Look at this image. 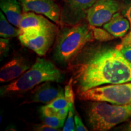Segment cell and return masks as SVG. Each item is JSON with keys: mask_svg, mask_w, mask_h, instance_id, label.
Segmentation results:
<instances>
[{"mask_svg": "<svg viewBox=\"0 0 131 131\" xmlns=\"http://www.w3.org/2000/svg\"><path fill=\"white\" fill-rule=\"evenodd\" d=\"M87 52L75 65L73 84L77 92L103 84L131 81V62L117 47H97Z\"/></svg>", "mask_w": 131, "mask_h": 131, "instance_id": "obj_1", "label": "cell"}, {"mask_svg": "<svg viewBox=\"0 0 131 131\" xmlns=\"http://www.w3.org/2000/svg\"><path fill=\"white\" fill-rule=\"evenodd\" d=\"M63 75L52 62L45 58H37L34 64L23 74L9 84L0 88L1 96L19 94L32 90L46 81L60 83Z\"/></svg>", "mask_w": 131, "mask_h": 131, "instance_id": "obj_2", "label": "cell"}, {"mask_svg": "<svg viewBox=\"0 0 131 131\" xmlns=\"http://www.w3.org/2000/svg\"><path fill=\"white\" fill-rule=\"evenodd\" d=\"M94 39L91 26L85 23L64 28L57 36L53 58L62 65L74 60L88 42Z\"/></svg>", "mask_w": 131, "mask_h": 131, "instance_id": "obj_3", "label": "cell"}, {"mask_svg": "<svg viewBox=\"0 0 131 131\" xmlns=\"http://www.w3.org/2000/svg\"><path fill=\"white\" fill-rule=\"evenodd\" d=\"M87 120L94 131H106L131 119V103L124 105L92 101L87 107Z\"/></svg>", "mask_w": 131, "mask_h": 131, "instance_id": "obj_4", "label": "cell"}, {"mask_svg": "<svg viewBox=\"0 0 131 131\" xmlns=\"http://www.w3.org/2000/svg\"><path fill=\"white\" fill-rule=\"evenodd\" d=\"M81 100L104 101L118 105L131 103V82L97 86L78 93Z\"/></svg>", "mask_w": 131, "mask_h": 131, "instance_id": "obj_5", "label": "cell"}, {"mask_svg": "<svg viewBox=\"0 0 131 131\" xmlns=\"http://www.w3.org/2000/svg\"><path fill=\"white\" fill-rule=\"evenodd\" d=\"M57 32L56 24L45 29H27L21 30L18 38L24 46L39 56H45L53 45Z\"/></svg>", "mask_w": 131, "mask_h": 131, "instance_id": "obj_6", "label": "cell"}, {"mask_svg": "<svg viewBox=\"0 0 131 131\" xmlns=\"http://www.w3.org/2000/svg\"><path fill=\"white\" fill-rule=\"evenodd\" d=\"M122 4L118 0H98L87 12L88 23L95 27L103 26L120 10Z\"/></svg>", "mask_w": 131, "mask_h": 131, "instance_id": "obj_7", "label": "cell"}, {"mask_svg": "<svg viewBox=\"0 0 131 131\" xmlns=\"http://www.w3.org/2000/svg\"><path fill=\"white\" fill-rule=\"evenodd\" d=\"M98 0H64L61 13V24L73 26L86 18L88 10Z\"/></svg>", "mask_w": 131, "mask_h": 131, "instance_id": "obj_8", "label": "cell"}, {"mask_svg": "<svg viewBox=\"0 0 131 131\" xmlns=\"http://www.w3.org/2000/svg\"><path fill=\"white\" fill-rule=\"evenodd\" d=\"M23 12L43 15L55 24H61V9L54 0H19Z\"/></svg>", "mask_w": 131, "mask_h": 131, "instance_id": "obj_9", "label": "cell"}, {"mask_svg": "<svg viewBox=\"0 0 131 131\" xmlns=\"http://www.w3.org/2000/svg\"><path fill=\"white\" fill-rule=\"evenodd\" d=\"M56 82L46 81L34 88L30 95L24 103H41L47 104L53 101L60 94L64 92L63 88L58 84H55Z\"/></svg>", "mask_w": 131, "mask_h": 131, "instance_id": "obj_10", "label": "cell"}, {"mask_svg": "<svg viewBox=\"0 0 131 131\" xmlns=\"http://www.w3.org/2000/svg\"><path fill=\"white\" fill-rule=\"evenodd\" d=\"M30 68V63L23 57H15L1 67L0 82L7 83L14 81Z\"/></svg>", "mask_w": 131, "mask_h": 131, "instance_id": "obj_11", "label": "cell"}, {"mask_svg": "<svg viewBox=\"0 0 131 131\" xmlns=\"http://www.w3.org/2000/svg\"><path fill=\"white\" fill-rule=\"evenodd\" d=\"M103 28L117 38L124 37L130 29L128 19L121 12L115 13L111 19L103 25Z\"/></svg>", "mask_w": 131, "mask_h": 131, "instance_id": "obj_12", "label": "cell"}, {"mask_svg": "<svg viewBox=\"0 0 131 131\" xmlns=\"http://www.w3.org/2000/svg\"><path fill=\"white\" fill-rule=\"evenodd\" d=\"M52 22L43 15L32 12H23L19 28L21 30L30 28L45 29L55 25V23Z\"/></svg>", "mask_w": 131, "mask_h": 131, "instance_id": "obj_13", "label": "cell"}, {"mask_svg": "<svg viewBox=\"0 0 131 131\" xmlns=\"http://www.w3.org/2000/svg\"><path fill=\"white\" fill-rule=\"evenodd\" d=\"M0 8L9 22L19 27L23 14L19 0H0Z\"/></svg>", "mask_w": 131, "mask_h": 131, "instance_id": "obj_14", "label": "cell"}, {"mask_svg": "<svg viewBox=\"0 0 131 131\" xmlns=\"http://www.w3.org/2000/svg\"><path fill=\"white\" fill-rule=\"evenodd\" d=\"M9 22L2 11L0 12V36L4 38H12L19 37L21 34V30L19 27Z\"/></svg>", "mask_w": 131, "mask_h": 131, "instance_id": "obj_15", "label": "cell"}, {"mask_svg": "<svg viewBox=\"0 0 131 131\" xmlns=\"http://www.w3.org/2000/svg\"><path fill=\"white\" fill-rule=\"evenodd\" d=\"M93 35L95 40L100 42H106L114 40L115 38L114 36L111 35L107 30L104 28L101 29L99 27L91 26Z\"/></svg>", "mask_w": 131, "mask_h": 131, "instance_id": "obj_16", "label": "cell"}, {"mask_svg": "<svg viewBox=\"0 0 131 131\" xmlns=\"http://www.w3.org/2000/svg\"><path fill=\"white\" fill-rule=\"evenodd\" d=\"M75 106L74 103H71L69 104V110L68 117L63 127L62 130L63 131H75L76 128L75 126Z\"/></svg>", "mask_w": 131, "mask_h": 131, "instance_id": "obj_17", "label": "cell"}, {"mask_svg": "<svg viewBox=\"0 0 131 131\" xmlns=\"http://www.w3.org/2000/svg\"><path fill=\"white\" fill-rule=\"evenodd\" d=\"M47 105L56 110H59V109H64V108L69 107V103L66 98L64 92L59 95L53 101L48 103Z\"/></svg>", "mask_w": 131, "mask_h": 131, "instance_id": "obj_18", "label": "cell"}, {"mask_svg": "<svg viewBox=\"0 0 131 131\" xmlns=\"http://www.w3.org/2000/svg\"><path fill=\"white\" fill-rule=\"evenodd\" d=\"M44 123L56 129L63 128L66 119H63L55 116L42 115Z\"/></svg>", "mask_w": 131, "mask_h": 131, "instance_id": "obj_19", "label": "cell"}, {"mask_svg": "<svg viewBox=\"0 0 131 131\" xmlns=\"http://www.w3.org/2000/svg\"><path fill=\"white\" fill-rule=\"evenodd\" d=\"M64 95L66 98L69 103H74L75 101V94L73 89V79L70 78L68 84L66 85L64 89Z\"/></svg>", "mask_w": 131, "mask_h": 131, "instance_id": "obj_20", "label": "cell"}, {"mask_svg": "<svg viewBox=\"0 0 131 131\" xmlns=\"http://www.w3.org/2000/svg\"><path fill=\"white\" fill-rule=\"evenodd\" d=\"M10 50V42L8 38H1L0 39V56L1 60L7 56Z\"/></svg>", "mask_w": 131, "mask_h": 131, "instance_id": "obj_21", "label": "cell"}, {"mask_svg": "<svg viewBox=\"0 0 131 131\" xmlns=\"http://www.w3.org/2000/svg\"><path fill=\"white\" fill-rule=\"evenodd\" d=\"M120 12L130 22L131 29V0L126 1L124 4H122Z\"/></svg>", "mask_w": 131, "mask_h": 131, "instance_id": "obj_22", "label": "cell"}, {"mask_svg": "<svg viewBox=\"0 0 131 131\" xmlns=\"http://www.w3.org/2000/svg\"><path fill=\"white\" fill-rule=\"evenodd\" d=\"M75 128L77 131H87L88 129L83 124L82 122L81 118L80 116L77 114L75 115Z\"/></svg>", "mask_w": 131, "mask_h": 131, "instance_id": "obj_23", "label": "cell"}, {"mask_svg": "<svg viewBox=\"0 0 131 131\" xmlns=\"http://www.w3.org/2000/svg\"><path fill=\"white\" fill-rule=\"evenodd\" d=\"M118 50H120V52L127 60L131 62V44L124 46L120 47Z\"/></svg>", "mask_w": 131, "mask_h": 131, "instance_id": "obj_24", "label": "cell"}, {"mask_svg": "<svg viewBox=\"0 0 131 131\" xmlns=\"http://www.w3.org/2000/svg\"><path fill=\"white\" fill-rule=\"evenodd\" d=\"M34 130L37 131H57L59 130V129L54 128V127L50 126L43 123L42 124H38L36 126Z\"/></svg>", "mask_w": 131, "mask_h": 131, "instance_id": "obj_25", "label": "cell"}, {"mask_svg": "<svg viewBox=\"0 0 131 131\" xmlns=\"http://www.w3.org/2000/svg\"><path fill=\"white\" fill-rule=\"evenodd\" d=\"M129 44H131V31L123 38L121 43L117 45L116 47L118 49H119L120 47L124 46L125 45H129Z\"/></svg>", "mask_w": 131, "mask_h": 131, "instance_id": "obj_26", "label": "cell"}, {"mask_svg": "<svg viewBox=\"0 0 131 131\" xmlns=\"http://www.w3.org/2000/svg\"><path fill=\"white\" fill-rule=\"evenodd\" d=\"M124 130H129V131H131V121L129 122V123L128 124H127L126 127L124 128Z\"/></svg>", "mask_w": 131, "mask_h": 131, "instance_id": "obj_27", "label": "cell"}]
</instances>
